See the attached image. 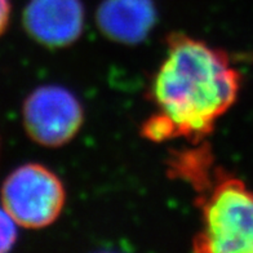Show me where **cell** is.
Returning a JSON list of instances; mask_svg holds the SVG:
<instances>
[{
	"label": "cell",
	"mask_w": 253,
	"mask_h": 253,
	"mask_svg": "<svg viewBox=\"0 0 253 253\" xmlns=\"http://www.w3.org/2000/svg\"><path fill=\"white\" fill-rule=\"evenodd\" d=\"M240 88L242 75L226 52L187 34H170L149 90L157 111L143 123L142 136L154 142H203L237 102Z\"/></svg>",
	"instance_id": "cell-1"
},
{
	"label": "cell",
	"mask_w": 253,
	"mask_h": 253,
	"mask_svg": "<svg viewBox=\"0 0 253 253\" xmlns=\"http://www.w3.org/2000/svg\"><path fill=\"white\" fill-rule=\"evenodd\" d=\"M168 173L195 193L200 229L197 253H253V190L214 160L210 145L189 143L167 162Z\"/></svg>",
	"instance_id": "cell-2"
},
{
	"label": "cell",
	"mask_w": 253,
	"mask_h": 253,
	"mask_svg": "<svg viewBox=\"0 0 253 253\" xmlns=\"http://www.w3.org/2000/svg\"><path fill=\"white\" fill-rule=\"evenodd\" d=\"M0 200L18 226L44 229L62 213L66 189L53 170L43 164L27 163L4 180Z\"/></svg>",
	"instance_id": "cell-3"
},
{
	"label": "cell",
	"mask_w": 253,
	"mask_h": 253,
	"mask_svg": "<svg viewBox=\"0 0 253 253\" xmlns=\"http://www.w3.org/2000/svg\"><path fill=\"white\" fill-rule=\"evenodd\" d=\"M84 122V109L78 97L61 85L34 89L22 106V123L27 136L45 147H61L75 138Z\"/></svg>",
	"instance_id": "cell-4"
},
{
	"label": "cell",
	"mask_w": 253,
	"mask_h": 253,
	"mask_svg": "<svg viewBox=\"0 0 253 253\" xmlns=\"http://www.w3.org/2000/svg\"><path fill=\"white\" fill-rule=\"evenodd\" d=\"M22 21L29 37L37 43L63 48L82 37L85 12L80 0H30Z\"/></svg>",
	"instance_id": "cell-5"
},
{
	"label": "cell",
	"mask_w": 253,
	"mask_h": 253,
	"mask_svg": "<svg viewBox=\"0 0 253 253\" xmlns=\"http://www.w3.org/2000/svg\"><path fill=\"white\" fill-rule=\"evenodd\" d=\"M157 10L153 0H103L96 21L101 33L117 43H141L153 30Z\"/></svg>",
	"instance_id": "cell-6"
},
{
	"label": "cell",
	"mask_w": 253,
	"mask_h": 253,
	"mask_svg": "<svg viewBox=\"0 0 253 253\" xmlns=\"http://www.w3.org/2000/svg\"><path fill=\"white\" fill-rule=\"evenodd\" d=\"M17 226L16 221L3 206L0 207V253H5L13 248L17 242Z\"/></svg>",
	"instance_id": "cell-7"
},
{
	"label": "cell",
	"mask_w": 253,
	"mask_h": 253,
	"mask_svg": "<svg viewBox=\"0 0 253 253\" xmlns=\"http://www.w3.org/2000/svg\"><path fill=\"white\" fill-rule=\"evenodd\" d=\"M10 10L12 5L9 0H0V37L7 30L10 20Z\"/></svg>",
	"instance_id": "cell-8"
}]
</instances>
